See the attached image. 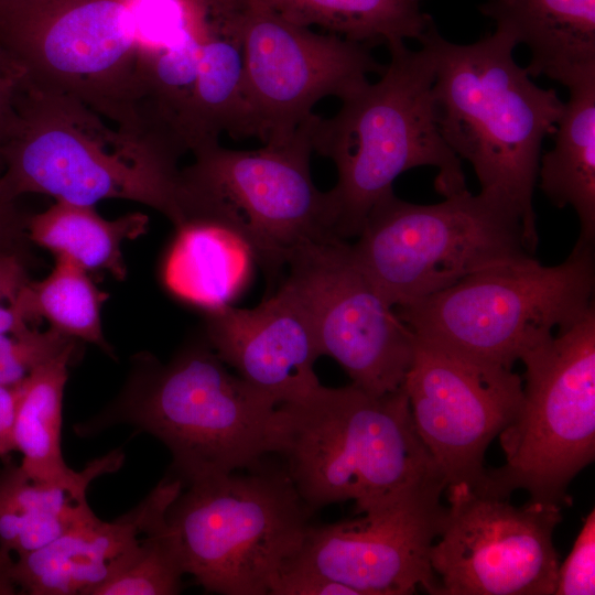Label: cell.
<instances>
[{"label":"cell","mask_w":595,"mask_h":595,"mask_svg":"<svg viewBox=\"0 0 595 595\" xmlns=\"http://www.w3.org/2000/svg\"><path fill=\"white\" fill-rule=\"evenodd\" d=\"M176 149L113 128L82 101L24 75L13 97L0 144L6 170L0 194L15 201L37 193L95 206L127 199L187 221Z\"/></svg>","instance_id":"cell-1"},{"label":"cell","mask_w":595,"mask_h":595,"mask_svg":"<svg viewBox=\"0 0 595 595\" xmlns=\"http://www.w3.org/2000/svg\"><path fill=\"white\" fill-rule=\"evenodd\" d=\"M314 512L354 500L364 513L407 495L445 489L400 389L370 393L354 383L318 385L275 409L273 452Z\"/></svg>","instance_id":"cell-2"},{"label":"cell","mask_w":595,"mask_h":595,"mask_svg":"<svg viewBox=\"0 0 595 595\" xmlns=\"http://www.w3.org/2000/svg\"><path fill=\"white\" fill-rule=\"evenodd\" d=\"M420 43L435 57L432 95L441 136L470 163L480 192L516 206L538 240L532 196L541 147L554 133L564 102L517 64V44L502 31L456 44L433 23Z\"/></svg>","instance_id":"cell-3"},{"label":"cell","mask_w":595,"mask_h":595,"mask_svg":"<svg viewBox=\"0 0 595 595\" xmlns=\"http://www.w3.org/2000/svg\"><path fill=\"white\" fill-rule=\"evenodd\" d=\"M390 62L378 82L342 100L331 118L315 115L313 151L331 159L337 182L328 192L336 235L357 237L372 206L392 192L394 180L418 166H434L443 197L466 190L461 159L439 130L433 84L435 57L428 43L388 48Z\"/></svg>","instance_id":"cell-4"},{"label":"cell","mask_w":595,"mask_h":595,"mask_svg":"<svg viewBox=\"0 0 595 595\" xmlns=\"http://www.w3.org/2000/svg\"><path fill=\"white\" fill-rule=\"evenodd\" d=\"M277 402L225 363L208 343L163 365L143 355L120 396L77 432L127 423L160 440L184 486L253 468L273 452Z\"/></svg>","instance_id":"cell-5"},{"label":"cell","mask_w":595,"mask_h":595,"mask_svg":"<svg viewBox=\"0 0 595 595\" xmlns=\"http://www.w3.org/2000/svg\"><path fill=\"white\" fill-rule=\"evenodd\" d=\"M0 48L32 83L137 131L158 53L145 0H0Z\"/></svg>","instance_id":"cell-6"},{"label":"cell","mask_w":595,"mask_h":595,"mask_svg":"<svg viewBox=\"0 0 595 595\" xmlns=\"http://www.w3.org/2000/svg\"><path fill=\"white\" fill-rule=\"evenodd\" d=\"M431 205L390 192L368 213L353 252L393 307L441 292L484 269L531 257L538 240L511 203L467 188Z\"/></svg>","instance_id":"cell-7"},{"label":"cell","mask_w":595,"mask_h":595,"mask_svg":"<svg viewBox=\"0 0 595 595\" xmlns=\"http://www.w3.org/2000/svg\"><path fill=\"white\" fill-rule=\"evenodd\" d=\"M594 247L575 244L556 266L532 256L494 266L394 311L421 340L512 368L543 337L594 307Z\"/></svg>","instance_id":"cell-8"},{"label":"cell","mask_w":595,"mask_h":595,"mask_svg":"<svg viewBox=\"0 0 595 595\" xmlns=\"http://www.w3.org/2000/svg\"><path fill=\"white\" fill-rule=\"evenodd\" d=\"M315 113L288 140L257 150L219 142L181 169L187 223L208 220L238 232L273 284L298 247L339 238L328 192L311 175ZM186 223V224H187Z\"/></svg>","instance_id":"cell-9"},{"label":"cell","mask_w":595,"mask_h":595,"mask_svg":"<svg viewBox=\"0 0 595 595\" xmlns=\"http://www.w3.org/2000/svg\"><path fill=\"white\" fill-rule=\"evenodd\" d=\"M312 511L285 469L263 467L186 485L170 505L185 574L205 591L266 595L301 547Z\"/></svg>","instance_id":"cell-10"},{"label":"cell","mask_w":595,"mask_h":595,"mask_svg":"<svg viewBox=\"0 0 595 595\" xmlns=\"http://www.w3.org/2000/svg\"><path fill=\"white\" fill-rule=\"evenodd\" d=\"M519 360L522 402L498 435L506 462L487 469L482 486L506 497L523 489L531 500L562 506L571 480L595 456V306Z\"/></svg>","instance_id":"cell-11"},{"label":"cell","mask_w":595,"mask_h":595,"mask_svg":"<svg viewBox=\"0 0 595 595\" xmlns=\"http://www.w3.org/2000/svg\"><path fill=\"white\" fill-rule=\"evenodd\" d=\"M225 30L238 42L253 138L290 139L326 97L345 100L381 74L370 46L296 24L264 0H215Z\"/></svg>","instance_id":"cell-12"},{"label":"cell","mask_w":595,"mask_h":595,"mask_svg":"<svg viewBox=\"0 0 595 595\" xmlns=\"http://www.w3.org/2000/svg\"><path fill=\"white\" fill-rule=\"evenodd\" d=\"M445 490L448 507L430 550L441 595L555 593L560 505L530 499L517 507L509 497L466 483Z\"/></svg>","instance_id":"cell-13"},{"label":"cell","mask_w":595,"mask_h":595,"mask_svg":"<svg viewBox=\"0 0 595 595\" xmlns=\"http://www.w3.org/2000/svg\"><path fill=\"white\" fill-rule=\"evenodd\" d=\"M284 282L305 310L321 355L374 394L402 387L415 337L340 238L311 241L286 260Z\"/></svg>","instance_id":"cell-14"},{"label":"cell","mask_w":595,"mask_h":595,"mask_svg":"<svg viewBox=\"0 0 595 595\" xmlns=\"http://www.w3.org/2000/svg\"><path fill=\"white\" fill-rule=\"evenodd\" d=\"M402 388L414 429L446 486L483 485L487 473L485 453L516 418L523 379L511 367L482 361L415 337Z\"/></svg>","instance_id":"cell-15"},{"label":"cell","mask_w":595,"mask_h":595,"mask_svg":"<svg viewBox=\"0 0 595 595\" xmlns=\"http://www.w3.org/2000/svg\"><path fill=\"white\" fill-rule=\"evenodd\" d=\"M444 489L413 493L360 517L307 528L283 565L320 573L358 595H441L430 550L441 530Z\"/></svg>","instance_id":"cell-16"},{"label":"cell","mask_w":595,"mask_h":595,"mask_svg":"<svg viewBox=\"0 0 595 595\" xmlns=\"http://www.w3.org/2000/svg\"><path fill=\"white\" fill-rule=\"evenodd\" d=\"M206 338L225 364L278 405L321 385L314 370L322 356L314 328L284 282L251 309L230 304L206 312Z\"/></svg>","instance_id":"cell-17"},{"label":"cell","mask_w":595,"mask_h":595,"mask_svg":"<svg viewBox=\"0 0 595 595\" xmlns=\"http://www.w3.org/2000/svg\"><path fill=\"white\" fill-rule=\"evenodd\" d=\"M183 488L177 477L164 479L121 517L102 521L95 516L18 556L10 572L13 583L31 595H88L117 571L143 532L165 517Z\"/></svg>","instance_id":"cell-18"},{"label":"cell","mask_w":595,"mask_h":595,"mask_svg":"<svg viewBox=\"0 0 595 595\" xmlns=\"http://www.w3.org/2000/svg\"><path fill=\"white\" fill-rule=\"evenodd\" d=\"M478 9L529 48L530 76L567 88L595 78V0H486Z\"/></svg>","instance_id":"cell-19"},{"label":"cell","mask_w":595,"mask_h":595,"mask_svg":"<svg viewBox=\"0 0 595 595\" xmlns=\"http://www.w3.org/2000/svg\"><path fill=\"white\" fill-rule=\"evenodd\" d=\"M75 350L76 344L39 366L19 383L13 436L15 451L23 457L20 466L33 480L63 485L86 495L94 478L120 467L123 455L115 451L95 459L83 472L73 470L64 462L62 401Z\"/></svg>","instance_id":"cell-20"},{"label":"cell","mask_w":595,"mask_h":595,"mask_svg":"<svg viewBox=\"0 0 595 595\" xmlns=\"http://www.w3.org/2000/svg\"><path fill=\"white\" fill-rule=\"evenodd\" d=\"M253 263L251 248L234 229L195 220L176 228L163 280L173 295L208 312L231 304L246 288Z\"/></svg>","instance_id":"cell-21"},{"label":"cell","mask_w":595,"mask_h":595,"mask_svg":"<svg viewBox=\"0 0 595 595\" xmlns=\"http://www.w3.org/2000/svg\"><path fill=\"white\" fill-rule=\"evenodd\" d=\"M554 145L540 156L537 186L580 221L577 245L595 246V78L569 88Z\"/></svg>","instance_id":"cell-22"},{"label":"cell","mask_w":595,"mask_h":595,"mask_svg":"<svg viewBox=\"0 0 595 595\" xmlns=\"http://www.w3.org/2000/svg\"><path fill=\"white\" fill-rule=\"evenodd\" d=\"M148 226L149 218L142 213L108 220L94 206L56 201L28 218L26 235L30 242L50 250L55 258L67 259L87 272L106 270L125 280L122 245L144 235Z\"/></svg>","instance_id":"cell-23"},{"label":"cell","mask_w":595,"mask_h":595,"mask_svg":"<svg viewBox=\"0 0 595 595\" xmlns=\"http://www.w3.org/2000/svg\"><path fill=\"white\" fill-rule=\"evenodd\" d=\"M0 469V551L24 555L95 517L86 495L33 480L4 458Z\"/></svg>","instance_id":"cell-24"},{"label":"cell","mask_w":595,"mask_h":595,"mask_svg":"<svg viewBox=\"0 0 595 595\" xmlns=\"http://www.w3.org/2000/svg\"><path fill=\"white\" fill-rule=\"evenodd\" d=\"M288 20L318 26L344 39L392 47L421 42L434 23L422 11L423 0H264Z\"/></svg>","instance_id":"cell-25"},{"label":"cell","mask_w":595,"mask_h":595,"mask_svg":"<svg viewBox=\"0 0 595 595\" xmlns=\"http://www.w3.org/2000/svg\"><path fill=\"white\" fill-rule=\"evenodd\" d=\"M108 294L100 291L89 272L64 258H55L52 272L41 281H29L20 301L30 323L46 318L51 327L110 351L101 326V307Z\"/></svg>","instance_id":"cell-26"},{"label":"cell","mask_w":595,"mask_h":595,"mask_svg":"<svg viewBox=\"0 0 595 595\" xmlns=\"http://www.w3.org/2000/svg\"><path fill=\"white\" fill-rule=\"evenodd\" d=\"M185 574L175 533L165 517L141 536L117 571L88 595H173Z\"/></svg>","instance_id":"cell-27"},{"label":"cell","mask_w":595,"mask_h":595,"mask_svg":"<svg viewBox=\"0 0 595 595\" xmlns=\"http://www.w3.org/2000/svg\"><path fill=\"white\" fill-rule=\"evenodd\" d=\"M555 595L595 594V511L587 515L571 553L559 565Z\"/></svg>","instance_id":"cell-28"},{"label":"cell","mask_w":595,"mask_h":595,"mask_svg":"<svg viewBox=\"0 0 595 595\" xmlns=\"http://www.w3.org/2000/svg\"><path fill=\"white\" fill-rule=\"evenodd\" d=\"M29 281L25 258L0 253V334H18L30 327L20 309Z\"/></svg>","instance_id":"cell-29"},{"label":"cell","mask_w":595,"mask_h":595,"mask_svg":"<svg viewBox=\"0 0 595 595\" xmlns=\"http://www.w3.org/2000/svg\"><path fill=\"white\" fill-rule=\"evenodd\" d=\"M271 595H358V593L342 583L331 580L320 573L283 565L271 582Z\"/></svg>","instance_id":"cell-30"},{"label":"cell","mask_w":595,"mask_h":595,"mask_svg":"<svg viewBox=\"0 0 595 595\" xmlns=\"http://www.w3.org/2000/svg\"><path fill=\"white\" fill-rule=\"evenodd\" d=\"M25 217L15 201L0 194V253H13L26 258L29 241Z\"/></svg>","instance_id":"cell-31"},{"label":"cell","mask_w":595,"mask_h":595,"mask_svg":"<svg viewBox=\"0 0 595 595\" xmlns=\"http://www.w3.org/2000/svg\"><path fill=\"white\" fill-rule=\"evenodd\" d=\"M23 77V71L0 48V144L10 116L13 97Z\"/></svg>","instance_id":"cell-32"},{"label":"cell","mask_w":595,"mask_h":595,"mask_svg":"<svg viewBox=\"0 0 595 595\" xmlns=\"http://www.w3.org/2000/svg\"><path fill=\"white\" fill-rule=\"evenodd\" d=\"M19 397V383L0 386V457L7 458L15 451L13 429Z\"/></svg>","instance_id":"cell-33"},{"label":"cell","mask_w":595,"mask_h":595,"mask_svg":"<svg viewBox=\"0 0 595 595\" xmlns=\"http://www.w3.org/2000/svg\"><path fill=\"white\" fill-rule=\"evenodd\" d=\"M12 563L10 553L0 551V594H12L17 587L10 574Z\"/></svg>","instance_id":"cell-34"},{"label":"cell","mask_w":595,"mask_h":595,"mask_svg":"<svg viewBox=\"0 0 595 595\" xmlns=\"http://www.w3.org/2000/svg\"><path fill=\"white\" fill-rule=\"evenodd\" d=\"M15 334H0V354H2L14 340Z\"/></svg>","instance_id":"cell-35"}]
</instances>
